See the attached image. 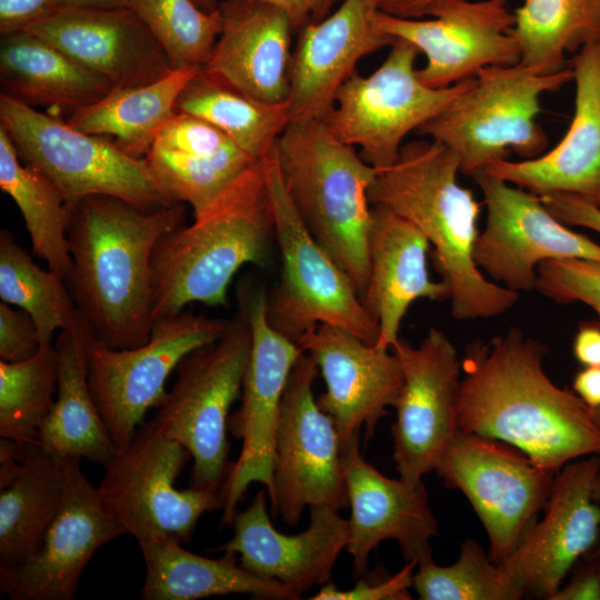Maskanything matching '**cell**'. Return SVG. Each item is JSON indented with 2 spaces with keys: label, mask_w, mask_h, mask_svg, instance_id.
I'll return each instance as SVG.
<instances>
[{
  "label": "cell",
  "mask_w": 600,
  "mask_h": 600,
  "mask_svg": "<svg viewBox=\"0 0 600 600\" xmlns=\"http://www.w3.org/2000/svg\"><path fill=\"white\" fill-rule=\"evenodd\" d=\"M546 353L516 327L471 343L461 362L458 422L460 430L508 443L558 472L600 454V424L592 408L548 377Z\"/></svg>",
  "instance_id": "6da1fadb"
},
{
  "label": "cell",
  "mask_w": 600,
  "mask_h": 600,
  "mask_svg": "<svg viewBox=\"0 0 600 600\" xmlns=\"http://www.w3.org/2000/svg\"><path fill=\"white\" fill-rule=\"evenodd\" d=\"M72 268L64 280L94 338L113 349L151 334V259L162 236L183 224L182 202L146 211L119 198L90 196L69 208Z\"/></svg>",
  "instance_id": "7a4b0ae2"
},
{
  "label": "cell",
  "mask_w": 600,
  "mask_h": 600,
  "mask_svg": "<svg viewBox=\"0 0 600 600\" xmlns=\"http://www.w3.org/2000/svg\"><path fill=\"white\" fill-rule=\"evenodd\" d=\"M458 157L438 141L403 143L390 167L377 170L368 197L413 223L433 247V264L450 291L457 320L490 319L511 309L519 293L488 281L473 257L481 204L458 183Z\"/></svg>",
  "instance_id": "3957f363"
},
{
  "label": "cell",
  "mask_w": 600,
  "mask_h": 600,
  "mask_svg": "<svg viewBox=\"0 0 600 600\" xmlns=\"http://www.w3.org/2000/svg\"><path fill=\"white\" fill-rule=\"evenodd\" d=\"M158 241L151 259L153 322L191 303L227 306L244 264L266 268L276 242L274 216L261 160L208 206Z\"/></svg>",
  "instance_id": "277c9868"
},
{
  "label": "cell",
  "mask_w": 600,
  "mask_h": 600,
  "mask_svg": "<svg viewBox=\"0 0 600 600\" xmlns=\"http://www.w3.org/2000/svg\"><path fill=\"white\" fill-rule=\"evenodd\" d=\"M283 186L301 221L362 299L370 263L368 191L377 170L324 120L290 121L274 146Z\"/></svg>",
  "instance_id": "5b68a950"
},
{
  "label": "cell",
  "mask_w": 600,
  "mask_h": 600,
  "mask_svg": "<svg viewBox=\"0 0 600 600\" xmlns=\"http://www.w3.org/2000/svg\"><path fill=\"white\" fill-rule=\"evenodd\" d=\"M573 80L572 67L540 74L520 62L481 69L471 84L416 132L448 147L460 173L473 177L511 152L533 159L548 138L538 123L540 97Z\"/></svg>",
  "instance_id": "8992f818"
},
{
  "label": "cell",
  "mask_w": 600,
  "mask_h": 600,
  "mask_svg": "<svg viewBox=\"0 0 600 600\" xmlns=\"http://www.w3.org/2000/svg\"><path fill=\"white\" fill-rule=\"evenodd\" d=\"M0 126L21 162L46 176L68 208L90 196L119 198L146 211L177 203L159 188L144 158L127 154L103 136L80 131L2 93Z\"/></svg>",
  "instance_id": "52a82bcc"
},
{
  "label": "cell",
  "mask_w": 600,
  "mask_h": 600,
  "mask_svg": "<svg viewBox=\"0 0 600 600\" xmlns=\"http://www.w3.org/2000/svg\"><path fill=\"white\" fill-rule=\"evenodd\" d=\"M261 162L281 257L279 284L267 294L270 324L296 343L319 324L339 327L368 343H377L378 323L367 311L350 278L297 213L283 186L274 147Z\"/></svg>",
  "instance_id": "ba28073f"
},
{
  "label": "cell",
  "mask_w": 600,
  "mask_h": 600,
  "mask_svg": "<svg viewBox=\"0 0 600 600\" xmlns=\"http://www.w3.org/2000/svg\"><path fill=\"white\" fill-rule=\"evenodd\" d=\"M251 343L241 312L221 338L181 360L173 386L151 419L190 452V487L219 492L228 476L229 410L241 396Z\"/></svg>",
  "instance_id": "9c48e42d"
},
{
  "label": "cell",
  "mask_w": 600,
  "mask_h": 600,
  "mask_svg": "<svg viewBox=\"0 0 600 600\" xmlns=\"http://www.w3.org/2000/svg\"><path fill=\"white\" fill-rule=\"evenodd\" d=\"M190 458L182 444L149 420L103 466L97 490L107 511L127 534L138 542L168 538L187 543L204 512L222 509L217 491L176 488V479Z\"/></svg>",
  "instance_id": "30bf717a"
},
{
  "label": "cell",
  "mask_w": 600,
  "mask_h": 600,
  "mask_svg": "<svg viewBox=\"0 0 600 600\" xmlns=\"http://www.w3.org/2000/svg\"><path fill=\"white\" fill-rule=\"evenodd\" d=\"M418 53L411 43L394 39L379 68L367 77L354 71L340 87L324 119L332 133L359 147L376 170L393 164L406 136L441 112L473 80L444 89L427 87L414 68Z\"/></svg>",
  "instance_id": "8fae6325"
},
{
  "label": "cell",
  "mask_w": 600,
  "mask_h": 600,
  "mask_svg": "<svg viewBox=\"0 0 600 600\" xmlns=\"http://www.w3.org/2000/svg\"><path fill=\"white\" fill-rule=\"evenodd\" d=\"M232 321L183 310L154 321L146 343L126 349L110 348L93 336L89 383L117 450L129 444L146 412L161 404L167 379L181 360L221 338Z\"/></svg>",
  "instance_id": "7c38bea8"
},
{
  "label": "cell",
  "mask_w": 600,
  "mask_h": 600,
  "mask_svg": "<svg viewBox=\"0 0 600 600\" xmlns=\"http://www.w3.org/2000/svg\"><path fill=\"white\" fill-rule=\"evenodd\" d=\"M434 471L467 497L486 529L489 556L499 564L538 520L557 474L508 443L462 430Z\"/></svg>",
  "instance_id": "4fadbf2b"
},
{
  "label": "cell",
  "mask_w": 600,
  "mask_h": 600,
  "mask_svg": "<svg viewBox=\"0 0 600 600\" xmlns=\"http://www.w3.org/2000/svg\"><path fill=\"white\" fill-rule=\"evenodd\" d=\"M241 303V312L251 329L252 343L241 404L228 419L229 431L242 441V446L219 490L223 502L221 526L231 524L238 503L254 482L264 486L270 502L273 500V463L281 401L292 367L302 352L296 342L270 324L264 290L243 292Z\"/></svg>",
  "instance_id": "5bb4252c"
},
{
  "label": "cell",
  "mask_w": 600,
  "mask_h": 600,
  "mask_svg": "<svg viewBox=\"0 0 600 600\" xmlns=\"http://www.w3.org/2000/svg\"><path fill=\"white\" fill-rule=\"evenodd\" d=\"M304 351L289 374L280 409L273 463V516L296 526L307 507H349L341 463V441L330 419L314 399L319 374Z\"/></svg>",
  "instance_id": "9a60e30c"
},
{
  "label": "cell",
  "mask_w": 600,
  "mask_h": 600,
  "mask_svg": "<svg viewBox=\"0 0 600 600\" xmlns=\"http://www.w3.org/2000/svg\"><path fill=\"white\" fill-rule=\"evenodd\" d=\"M472 179L487 207L473 257L491 279L516 291L536 287L537 268L547 260L600 261V244L570 230L540 198L486 171Z\"/></svg>",
  "instance_id": "2e32d148"
},
{
  "label": "cell",
  "mask_w": 600,
  "mask_h": 600,
  "mask_svg": "<svg viewBox=\"0 0 600 600\" xmlns=\"http://www.w3.org/2000/svg\"><path fill=\"white\" fill-rule=\"evenodd\" d=\"M391 349L403 371V386L393 407V460L399 478L416 487L424 474L434 471L460 430L461 361L453 343L434 327L417 347L399 338Z\"/></svg>",
  "instance_id": "e0dca14e"
},
{
  "label": "cell",
  "mask_w": 600,
  "mask_h": 600,
  "mask_svg": "<svg viewBox=\"0 0 600 600\" xmlns=\"http://www.w3.org/2000/svg\"><path fill=\"white\" fill-rule=\"evenodd\" d=\"M428 16L432 19H404L377 9L372 17L380 32L411 43L426 56L417 76L427 87L449 88L486 67L520 60L508 0H443Z\"/></svg>",
  "instance_id": "ac0fdd59"
},
{
  "label": "cell",
  "mask_w": 600,
  "mask_h": 600,
  "mask_svg": "<svg viewBox=\"0 0 600 600\" xmlns=\"http://www.w3.org/2000/svg\"><path fill=\"white\" fill-rule=\"evenodd\" d=\"M57 459L63 497L42 544L21 563L0 569V591L12 600L76 599L81 572L96 551L127 534L82 472L81 458Z\"/></svg>",
  "instance_id": "d6986e66"
},
{
  "label": "cell",
  "mask_w": 600,
  "mask_h": 600,
  "mask_svg": "<svg viewBox=\"0 0 600 600\" xmlns=\"http://www.w3.org/2000/svg\"><path fill=\"white\" fill-rule=\"evenodd\" d=\"M599 474L597 454L573 460L557 472L541 520L502 563L526 596L551 600L576 562L596 544L600 503L593 491Z\"/></svg>",
  "instance_id": "ffe728a7"
},
{
  "label": "cell",
  "mask_w": 600,
  "mask_h": 600,
  "mask_svg": "<svg viewBox=\"0 0 600 600\" xmlns=\"http://www.w3.org/2000/svg\"><path fill=\"white\" fill-rule=\"evenodd\" d=\"M317 363L326 391L317 400L332 420L341 447L364 428L369 440L378 422L394 407L403 371L392 349L363 341L351 332L319 324L297 341Z\"/></svg>",
  "instance_id": "44dd1931"
},
{
  "label": "cell",
  "mask_w": 600,
  "mask_h": 600,
  "mask_svg": "<svg viewBox=\"0 0 600 600\" xmlns=\"http://www.w3.org/2000/svg\"><path fill=\"white\" fill-rule=\"evenodd\" d=\"M341 463L351 508L346 549L354 574L367 572L370 553L388 539L397 541L406 562L432 558L438 524L423 483L412 487L379 472L361 456L360 434L341 447Z\"/></svg>",
  "instance_id": "7402d4cb"
},
{
  "label": "cell",
  "mask_w": 600,
  "mask_h": 600,
  "mask_svg": "<svg viewBox=\"0 0 600 600\" xmlns=\"http://www.w3.org/2000/svg\"><path fill=\"white\" fill-rule=\"evenodd\" d=\"M51 43L112 88L157 81L174 69L146 23L129 7H58L26 30Z\"/></svg>",
  "instance_id": "603a6c76"
},
{
  "label": "cell",
  "mask_w": 600,
  "mask_h": 600,
  "mask_svg": "<svg viewBox=\"0 0 600 600\" xmlns=\"http://www.w3.org/2000/svg\"><path fill=\"white\" fill-rule=\"evenodd\" d=\"M267 490L234 513L233 536L218 551L239 554V563L261 578L276 580L298 598L329 581L340 552L347 547L348 520L327 506L310 507V524L297 534L279 532L267 510Z\"/></svg>",
  "instance_id": "cb8c5ba5"
},
{
  "label": "cell",
  "mask_w": 600,
  "mask_h": 600,
  "mask_svg": "<svg viewBox=\"0 0 600 600\" xmlns=\"http://www.w3.org/2000/svg\"><path fill=\"white\" fill-rule=\"evenodd\" d=\"M376 10L374 0H343L324 19L298 31L289 74L291 121L324 120L357 63L393 43L374 27Z\"/></svg>",
  "instance_id": "d4e9b609"
},
{
  "label": "cell",
  "mask_w": 600,
  "mask_h": 600,
  "mask_svg": "<svg viewBox=\"0 0 600 600\" xmlns=\"http://www.w3.org/2000/svg\"><path fill=\"white\" fill-rule=\"evenodd\" d=\"M571 67L574 112L562 140L537 158L499 160L484 171L538 197L570 193L600 207V41L583 46Z\"/></svg>",
  "instance_id": "484cf974"
},
{
  "label": "cell",
  "mask_w": 600,
  "mask_h": 600,
  "mask_svg": "<svg viewBox=\"0 0 600 600\" xmlns=\"http://www.w3.org/2000/svg\"><path fill=\"white\" fill-rule=\"evenodd\" d=\"M216 7L222 28L201 68L257 100H288L294 31L288 16L258 0H223Z\"/></svg>",
  "instance_id": "4316f807"
},
{
  "label": "cell",
  "mask_w": 600,
  "mask_h": 600,
  "mask_svg": "<svg viewBox=\"0 0 600 600\" xmlns=\"http://www.w3.org/2000/svg\"><path fill=\"white\" fill-rule=\"evenodd\" d=\"M430 243L410 221L379 204H371L368 233L369 282L362 302L378 323L376 344L391 349L399 339L401 321L418 299L446 301L448 286L429 278Z\"/></svg>",
  "instance_id": "83f0119b"
},
{
  "label": "cell",
  "mask_w": 600,
  "mask_h": 600,
  "mask_svg": "<svg viewBox=\"0 0 600 600\" xmlns=\"http://www.w3.org/2000/svg\"><path fill=\"white\" fill-rule=\"evenodd\" d=\"M62 497V474L51 451L39 440L0 439V569L40 548Z\"/></svg>",
  "instance_id": "f1b7e54d"
},
{
  "label": "cell",
  "mask_w": 600,
  "mask_h": 600,
  "mask_svg": "<svg viewBox=\"0 0 600 600\" xmlns=\"http://www.w3.org/2000/svg\"><path fill=\"white\" fill-rule=\"evenodd\" d=\"M93 332L79 312L60 330L57 399L43 421L38 440L57 457H79L104 466L116 453L89 383V347Z\"/></svg>",
  "instance_id": "f546056e"
},
{
  "label": "cell",
  "mask_w": 600,
  "mask_h": 600,
  "mask_svg": "<svg viewBox=\"0 0 600 600\" xmlns=\"http://www.w3.org/2000/svg\"><path fill=\"white\" fill-rule=\"evenodd\" d=\"M1 93L28 107H47L70 113L90 106L112 86L68 54L28 32L1 37Z\"/></svg>",
  "instance_id": "4dcf8cb0"
},
{
  "label": "cell",
  "mask_w": 600,
  "mask_h": 600,
  "mask_svg": "<svg viewBox=\"0 0 600 600\" xmlns=\"http://www.w3.org/2000/svg\"><path fill=\"white\" fill-rule=\"evenodd\" d=\"M138 543L146 564L140 591L143 600H196L232 593L259 599H299L284 584L242 568L233 552L212 559L190 552L168 538Z\"/></svg>",
  "instance_id": "1f68e13d"
},
{
  "label": "cell",
  "mask_w": 600,
  "mask_h": 600,
  "mask_svg": "<svg viewBox=\"0 0 600 600\" xmlns=\"http://www.w3.org/2000/svg\"><path fill=\"white\" fill-rule=\"evenodd\" d=\"M199 69H174L148 84L112 88L99 101L70 113L66 121L86 133L114 137L123 152L143 159L176 116L177 99Z\"/></svg>",
  "instance_id": "d6a6232c"
},
{
  "label": "cell",
  "mask_w": 600,
  "mask_h": 600,
  "mask_svg": "<svg viewBox=\"0 0 600 600\" xmlns=\"http://www.w3.org/2000/svg\"><path fill=\"white\" fill-rule=\"evenodd\" d=\"M176 113L210 122L257 161L274 147L291 121L288 100H257L201 67L180 92Z\"/></svg>",
  "instance_id": "836d02e7"
},
{
  "label": "cell",
  "mask_w": 600,
  "mask_h": 600,
  "mask_svg": "<svg viewBox=\"0 0 600 600\" xmlns=\"http://www.w3.org/2000/svg\"><path fill=\"white\" fill-rule=\"evenodd\" d=\"M513 13L519 62L540 74L571 67L566 52L600 41V0H524Z\"/></svg>",
  "instance_id": "e575fe53"
},
{
  "label": "cell",
  "mask_w": 600,
  "mask_h": 600,
  "mask_svg": "<svg viewBox=\"0 0 600 600\" xmlns=\"http://www.w3.org/2000/svg\"><path fill=\"white\" fill-rule=\"evenodd\" d=\"M0 188L18 206L33 252L64 280L72 268L68 242L70 210L57 187L34 168L22 164L0 126Z\"/></svg>",
  "instance_id": "d590c367"
},
{
  "label": "cell",
  "mask_w": 600,
  "mask_h": 600,
  "mask_svg": "<svg viewBox=\"0 0 600 600\" xmlns=\"http://www.w3.org/2000/svg\"><path fill=\"white\" fill-rule=\"evenodd\" d=\"M0 299L33 319L41 343L51 342L79 314L64 279L39 267L6 229L0 232Z\"/></svg>",
  "instance_id": "8d00e7d4"
},
{
  "label": "cell",
  "mask_w": 600,
  "mask_h": 600,
  "mask_svg": "<svg viewBox=\"0 0 600 600\" xmlns=\"http://www.w3.org/2000/svg\"><path fill=\"white\" fill-rule=\"evenodd\" d=\"M58 381V357L52 342L20 362L0 360V438L23 443L38 440L50 413Z\"/></svg>",
  "instance_id": "74e56055"
},
{
  "label": "cell",
  "mask_w": 600,
  "mask_h": 600,
  "mask_svg": "<svg viewBox=\"0 0 600 600\" xmlns=\"http://www.w3.org/2000/svg\"><path fill=\"white\" fill-rule=\"evenodd\" d=\"M144 160L162 192L172 202L192 207L193 214L257 162L238 146L214 153H187L152 146Z\"/></svg>",
  "instance_id": "f35d334b"
},
{
  "label": "cell",
  "mask_w": 600,
  "mask_h": 600,
  "mask_svg": "<svg viewBox=\"0 0 600 600\" xmlns=\"http://www.w3.org/2000/svg\"><path fill=\"white\" fill-rule=\"evenodd\" d=\"M413 574L422 600H519L526 593L504 566L496 563L473 539L466 540L458 560L438 566L430 558Z\"/></svg>",
  "instance_id": "ab89813d"
},
{
  "label": "cell",
  "mask_w": 600,
  "mask_h": 600,
  "mask_svg": "<svg viewBox=\"0 0 600 600\" xmlns=\"http://www.w3.org/2000/svg\"><path fill=\"white\" fill-rule=\"evenodd\" d=\"M131 8L166 51L173 69L202 67L221 32L219 9L193 0H131Z\"/></svg>",
  "instance_id": "60d3db41"
},
{
  "label": "cell",
  "mask_w": 600,
  "mask_h": 600,
  "mask_svg": "<svg viewBox=\"0 0 600 600\" xmlns=\"http://www.w3.org/2000/svg\"><path fill=\"white\" fill-rule=\"evenodd\" d=\"M534 289L558 303L581 302L600 314V261H543L537 268Z\"/></svg>",
  "instance_id": "b9f144b4"
},
{
  "label": "cell",
  "mask_w": 600,
  "mask_h": 600,
  "mask_svg": "<svg viewBox=\"0 0 600 600\" xmlns=\"http://www.w3.org/2000/svg\"><path fill=\"white\" fill-rule=\"evenodd\" d=\"M152 146L187 153H214L237 144L210 122L192 114L176 113Z\"/></svg>",
  "instance_id": "7bdbcfd3"
},
{
  "label": "cell",
  "mask_w": 600,
  "mask_h": 600,
  "mask_svg": "<svg viewBox=\"0 0 600 600\" xmlns=\"http://www.w3.org/2000/svg\"><path fill=\"white\" fill-rule=\"evenodd\" d=\"M416 562L406 566L394 576L387 574L383 569L364 572L349 590H339L332 583H326L312 600H406L411 599L408 589L413 583Z\"/></svg>",
  "instance_id": "ee69618b"
},
{
  "label": "cell",
  "mask_w": 600,
  "mask_h": 600,
  "mask_svg": "<svg viewBox=\"0 0 600 600\" xmlns=\"http://www.w3.org/2000/svg\"><path fill=\"white\" fill-rule=\"evenodd\" d=\"M33 319L22 309L0 302V360L20 362L33 357L41 347Z\"/></svg>",
  "instance_id": "f6af8a7d"
},
{
  "label": "cell",
  "mask_w": 600,
  "mask_h": 600,
  "mask_svg": "<svg viewBox=\"0 0 600 600\" xmlns=\"http://www.w3.org/2000/svg\"><path fill=\"white\" fill-rule=\"evenodd\" d=\"M539 198L562 223L583 227L600 234V207L570 193L556 192Z\"/></svg>",
  "instance_id": "bcb514c9"
},
{
  "label": "cell",
  "mask_w": 600,
  "mask_h": 600,
  "mask_svg": "<svg viewBox=\"0 0 600 600\" xmlns=\"http://www.w3.org/2000/svg\"><path fill=\"white\" fill-rule=\"evenodd\" d=\"M58 7L57 0H0L1 37L26 30Z\"/></svg>",
  "instance_id": "7dc6e473"
},
{
  "label": "cell",
  "mask_w": 600,
  "mask_h": 600,
  "mask_svg": "<svg viewBox=\"0 0 600 600\" xmlns=\"http://www.w3.org/2000/svg\"><path fill=\"white\" fill-rule=\"evenodd\" d=\"M198 6L208 10L212 4L223 0H193ZM281 9L290 19L294 31L307 24L319 22L330 14L333 6L340 0H258Z\"/></svg>",
  "instance_id": "c3c4849f"
},
{
  "label": "cell",
  "mask_w": 600,
  "mask_h": 600,
  "mask_svg": "<svg viewBox=\"0 0 600 600\" xmlns=\"http://www.w3.org/2000/svg\"><path fill=\"white\" fill-rule=\"evenodd\" d=\"M576 359L586 367H600V324L584 323L573 341Z\"/></svg>",
  "instance_id": "681fc988"
},
{
  "label": "cell",
  "mask_w": 600,
  "mask_h": 600,
  "mask_svg": "<svg viewBox=\"0 0 600 600\" xmlns=\"http://www.w3.org/2000/svg\"><path fill=\"white\" fill-rule=\"evenodd\" d=\"M551 600H600V571H584L560 587Z\"/></svg>",
  "instance_id": "f907efd6"
},
{
  "label": "cell",
  "mask_w": 600,
  "mask_h": 600,
  "mask_svg": "<svg viewBox=\"0 0 600 600\" xmlns=\"http://www.w3.org/2000/svg\"><path fill=\"white\" fill-rule=\"evenodd\" d=\"M443 0H374L378 10L404 19H420Z\"/></svg>",
  "instance_id": "816d5d0a"
},
{
  "label": "cell",
  "mask_w": 600,
  "mask_h": 600,
  "mask_svg": "<svg viewBox=\"0 0 600 600\" xmlns=\"http://www.w3.org/2000/svg\"><path fill=\"white\" fill-rule=\"evenodd\" d=\"M573 389L590 408H600V367H586L578 372Z\"/></svg>",
  "instance_id": "f5cc1de1"
},
{
  "label": "cell",
  "mask_w": 600,
  "mask_h": 600,
  "mask_svg": "<svg viewBox=\"0 0 600 600\" xmlns=\"http://www.w3.org/2000/svg\"><path fill=\"white\" fill-rule=\"evenodd\" d=\"M59 7L127 8L131 0H57Z\"/></svg>",
  "instance_id": "db71d44e"
},
{
  "label": "cell",
  "mask_w": 600,
  "mask_h": 600,
  "mask_svg": "<svg viewBox=\"0 0 600 600\" xmlns=\"http://www.w3.org/2000/svg\"><path fill=\"white\" fill-rule=\"evenodd\" d=\"M593 494L594 499L600 503V474L596 480Z\"/></svg>",
  "instance_id": "11a10c76"
},
{
  "label": "cell",
  "mask_w": 600,
  "mask_h": 600,
  "mask_svg": "<svg viewBox=\"0 0 600 600\" xmlns=\"http://www.w3.org/2000/svg\"><path fill=\"white\" fill-rule=\"evenodd\" d=\"M594 416L600 424V408L593 409Z\"/></svg>",
  "instance_id": "9f6ffc18"
},
{
  "label": "cell",
  "mask_w": 600,
  "mask_h": 600,
  "mask_svg": "<svg viewBox=\"0 0 600 600\" xmlns=\"http://www.w3.org/2000/svg\"><path fill=\"white\" fill-rule=\"evenodd\" d=\"M599 324H600V314H599Z\"/></svg>",
  "instance_id": "6f0895ef"
}]
</instances>
